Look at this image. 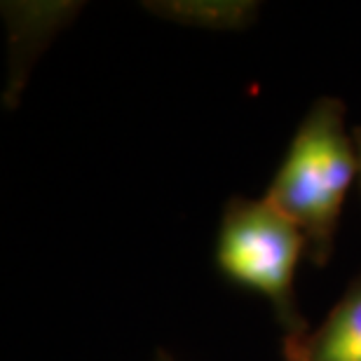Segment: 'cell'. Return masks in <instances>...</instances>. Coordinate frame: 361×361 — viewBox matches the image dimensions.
Wrapping results in <instances>:
<instances>
[{
    "instance_id": "277c9868",
    "label": "cell",
    "mask_w": 361,
    "mask_h": 361,
    "mask_svg": "<svg viewBox=\"0 0 361 361\" xmlns=\"http://www.w3.org/2000/svg\"><path fill=\"white\" fill-rule=\"evenodd\" d=\"M284 361H361V272L317 329L284 338Z\"/></svg>"
},
{
    "instance_id": "5b68a950",
    "label": "cell",
    "mask_w": 361,
    "mask_h": 361,
    "mask_svg": "<svg viewBox=\"0 0 361 361\" xmlns=\"http://www.w3.org/2000/svg\"><path fill=\"white\" fill-rule=\"evenodd\" d=\"M143 10L164 21L204 31H247L256 24L261 3L254 0H157L143 3Z\"/></svg>"
},
{
    "instance_id": "6da1fadb",
    "label": "cell",
    "mask_w": 361,
    "mask_h": 361,
    "mask_svg": "<svg viewBox=\"0 0 361 361\" xmlns=\"http://www.w3.org/2000/svg\"><path fill=\"white\" fill-rule=\"evenodd\" d=\"M357 174L359 155L345 104L336 97L317 99L265 192V200L302 233L305 256L317 268L334 256L343 204Z\"/></svg>"
},
{
    "instance_id": "3957f363",
    "label": "cell",
    "mask_w": 361,
    "mask_h": 361,
    "mask_svg": "<svg viewBox=\"0 0 361 361\" xmlns=\"http://www.w3.org/2000/svg\"><path fill=\"white\" fill-rule=\"evenodd\" d=\"M80 10L82 3H71V0L3 3V19L7 28V80L3 92L5 108H14L19 104L33 61Z\"/></svg>"
},
{
    "instance_id": "7a4b0ae2",
    "label": "cell",
    "mask_w": 361,
    "mask_h": 361,
    "mask_svg": "<svg viewBox=\"0 0 361 361\" xmlns=\"http://www.w3.org/2000/svg\"><path fill=\"white\" fill-rule=\"evenodd\" d=\"M305 256V237L268 200L230 197L223 207L216 265L233 284L270 302L284 338L310 329L295 302V268Z\"/></svg>"
},
{
    "instance_id": "8992f818",
    "label": "cell",
    "mask_w": 361,
    "mask_h": 361,
    "mask_svg": "<svg viewBox=\"0 0 361 361\" xmlns=\"http://www.w3.org/2000/svg\"><path fill=\"white\" fill-rule=\"evenodd\" d=\"M352 136H355V143H357V155H359V176H361V127L352 129Z\"/></svg>"
},
{
    "instance_id": "52a82bcc",
    "label": "cell",
    "mask_w": 361,
    "mask_h": 361,
    "mask_svg": "<svg viewBox=\"0 0 361 361\" xmlns=\"http://www.w3.org/2000/svg\"><path fill=\"white\" fill-rule=\"evenodd\" d=\"M157 361H169V359H164V357H160V359H157Z\"/></svg>"
}]
</instances>
